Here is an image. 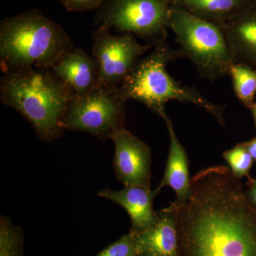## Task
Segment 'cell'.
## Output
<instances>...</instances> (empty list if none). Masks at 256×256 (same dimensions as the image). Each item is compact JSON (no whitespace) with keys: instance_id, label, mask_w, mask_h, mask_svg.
<instances>
[{"instance_id":"9a60e30c","label":"cell","mask_w":256,"mask_h":256,"mask_svg":"<svg viewBox=\"0 0 256 256\" xmlns=\"http://www.w3.org/2000/svg\"><path fill=\"white\" fill-rule=\"evenodd\" d=\"M170 6L181 8L206 21L222 26L239 10L256 0H166Z\"/></svg>"},{"instance_id":"5b68a950","label":"cell","mask_w":256,"mask_h":256,"mask_svg":"<svg viewBox=\"0 0 256 256\" xmlns=\"http://www.w3.org/2000/svg\"><path fill=\"white\" fill-rule=\"evenodd\" d=\"M169 28L202 78L214 82L230 76L234 60L222 26L170 6Z\"/></svg>"},{"instance_id":"2e32d148","label":"cell","mask_w":256,"mask_h":256,"mask_svg":"<svg viewBox=\"0 0 256 256\" xmlns=\"http://www.w3.org/2000/svg\"><path fill=\"white\" fill-rule=\"evenodd\" d=\"M236 96L250 108L256 96V68L244 64L234 63L230 69Z\"/></svg>"},{"instance_id":"52a82bcc","label":"cell","mask_w":256,"mask_h":256,"mask_svg":"<svg viewBox=\"0 0 256 256\" xmlns=\"http://www.w3.org/2000/svg\"><path fill=\"white\" fill-rule=\"evenodd\" d=\"M126 102L118 87L98 86L85 95L75 96L62 120V128L89 133L105 142L124 128Z\"/></svg>"},{"instance_id":"30bf717a","label":"cell","mask_w":256,"mask_h":256,"mask_svg":"<svg viewBox=\"0 0 256 256\" xmlns=\"http://www.w3.org/2000/svg\"><path fill=\"white\" fill-rule=\"evenodd\" d=\"M234 63L256 68V0L222 25Z\"/></svg>"},{"instance_id":"603a6c76","label":"cell","mask_w":256,"mask_h":256,"mask_svg":"<svg viewBox=\"0 0 256 256\" xmlns=\"http://www.w3.org/2000/svg\"><path fill=\"white\" fill-rule=\"evenodd\" d=\"M250 110H252V116H254V120H255V124L256 126V102H254L250 108Z\"/></svg>"},{"instance_id":"7a4b0ae2","label":"cell","mask_w":256,"mask_h":256,"mask_svg":"<svg viewBox=\"0 0 256 256\" xmlns=\"http://www.w3.org/2000/svg\"><path fill=\"white\" fill-rule=\"evenodd\" d=\"M75 96L52 68L18 69L4 74L0 80L2 104L28 120L44 142L63 136L62 120Z\"/></svg>"},{"instance_id":"8fae6325","label":"cell","mask_w":256,"mask_h":256,"mask_svg":"<svg viewBox=\"0 0 256 256\" xmlns=\"http://www.w3.org/2000/svg\"><path fill=\"white\" fill-rule=\"evenodd\" d=\"M160 193L156 188L128 186L121 190L104 188L98 192L97 195L122 207L132 222L130 232L139 234L149 228L156 222V210L153 208V202Z\"/></svg>"},{"instance_id":"277c9868","label":"cell","mask_w":256,"mask_h":256,"mask_svg":"<svg viewBox=\"0 0 256 256\" xmlns=\"http://www.w3.org/2000/svg\"><path fill=\"white\" fill-rule=\"evenodd\" d=\"M153 47L152 52L138 60L128 78L118 87L120 95L126 100L141 102L159 116L165 110V104L170 100L195 104L225 126L223 116L225 106L213 104L194 88L181 85L166 70L170 62L184 57L183 52L174 50L166 41Z\"/></svg>"},{"instance_id":"7402d4cb","label":"cell","mask_w":256,"mask_h":256,"mask_svg":"<svg viewBox=\"0 0 256 256\" xmlns=\"http://www.w3.org/2000/svg\"><path fill=\"white\" fill-rule=\"evenodd\" d=\"M248 151L252 154V159L256 161V138L249 142H244Z\"/></svg>"},{"instance_id":"9c48e42d","label":"cell","mask_w":256,"mask_h":256,"mask_svg":"<svg viewBox=\"0 0 256 256\" xmlns=\"http://www.w3.org/2000/svg\"><path fill=\"white\" fill-rule=\"evenodd\" d=\"M114 168L116 178L124 186L151 188V149L126 128L116 131Z\"/></svg>"},{"instance_id":"3957f363","label":"cell","mask_w":256,"mask_h":256,"mask_svg":"<svg viewBox=\"0 0 256 256\" xmlns=\"http://www.w3.org/2000/svg\"><path fill=\"white\" fill-rule=\"evenodd\" d=\"M75 48L62 26L38 10L5 18L0 24L3 74L32 67L50 68Z\"/></svg>"},{"instance_id":"ac0fdd59","label":"cell","mask_w":256,"mask_h":256,"mask_svg":"<svg viewBox=\"0 0 256 256\" xmlns=\"http://www.w3.org/2000/svg\"><path fill=\"white\" fill-rule=\"evenodd\" d=\"M223 156L234 176L238 178L249 176L254 159L244 143H240L232 149L224 152Z\"/></svg>"},{"instance_id":"5bb4252c","label":"cell","mask_w":256,"mask_h":256,"mask_svg":"<svg viewBox=\"0 0 256 256\" xmlns=\"http://www.w3.org/2000/svg\"><path fill=\"white\" fill-rule=\"evenodd\" d=\"M160 116L164 120L168 128L170 146L164 176L156 190L160 192L165 186H169L176 193L175 201L184 202L192 192V178L188 170V153L178 141L172 122L166 111H163Z\"/></svg>"},{"instance_id":"6da1fadb","label":"cell","mask_w":256,"mask_h":256,"mask_svg":"<svg viewBox=\"0 0 256 256\" xmlns=\"http://www.w3.org/2000/svg\"><path fill=\"white\" fill-rule=\"evenodd\" d=\"M180 256H256V212L228 166L198 172L184 202H172Z\"/></svg>"},{"instance_id":"4fadbf2b","label":"cell","mask_w":256,"mask_h":256,"mask_svg":"<svg viewBox=\"0 0 256 256\" xmlns=\"http://www.w3.org/2000/svg\"><path fill=\"white\" fill-rule=\"evenodd\" d=\"M134 234L139 256H180L176 217L171 204L156 210V222L149 228Z\"/></svg>"},{"instance_id":"7c38bea8","label":"cell","mask_w":256,"mask_h":256,"mask_svg":"<svg viewBox=\"0 0 256 256\" xmlns=\"http://www.w3.org/2000/svg\"><path fill=\"white\" fill-rule=\"evenodd\" d=\"M50 68L76 96L85 95L99 86L98 62L84 50H69Z\"/></svg>"},{"instance_id":"e0dca14e","label":"cell","mask_w":256,"mask_h":256,"mask_svg":"<svg viewBox=\"0 0 256 256\" xmlns=\"http://www.w3.org/2000/svg\"><path fill=\"white\" fill-rule=\"evenodd\" d=\"M0 256H24L22 230L10 217H0Z\"/></svg>"},{"instance_id":"d6986e66","label":"cell","mask_w":256,"mask_h":256,"mask_svg":"<svg viewBox=\"0 0 256 256\" xmlns=\"http://www.w3.org/2000/svg\"><path fill=\"white\" fill-rule=\"evenodd\" d=\"M96 256H139L136 246V234L129 232Z\"/></svg>"},{"instance_id":"44dd1931","label":"cell","mask_w":256,"mask_h":256,"mask_svg":"<svg viewBox=\"0 0 256 256\" xmlns=\"http://www.w3.org/2000/svg\"><path fill=\"white\" fill-rule=\"evenodd\" d=\"M247 198L252 204V206H256V180L252 182L250 190L247 194Z\"/></svg>"},{"instance_id":"ba28073f","label":"cell","mask_w":256,"mask_h":256,"mask_svg":"<svg viewBox=\"0 0 256 256\" xmlns=\"http://www.w3.org/2000/svg\"><path fill=\"white\" fill-rule=\"evenodd\" d=\"M92 56L100 68L99 85L118 87L132 72L140 57L152 45L138 43L134 35H114L111 30L97 28L92 33Z\"/></svg>"},{"instance_id":"8992f818","label":"cell","mask_w":256,"mask_h":256,"mask_svg":"<svg viewBox=\"0 0 256 256\" xmlns=\"http://www.w3.org/2000/svg\"><path fill=\"white\" fill-rule=\"evenodd\" d=\"M170 14L166 0H104L94 26L136 35L154 46L166 41Z\"/></svg>"},{"instance_id":"ffe728a7","label":"cell","mask_w":256,"mask_h":256,"mask_svg":"<svg viewBox=\"0 0 256 256\" xmlns=\"http://www.w3.org/2000/svg\"><path fill=\"white\" fill-rule=\"evenodd\" d=\"M68 11L85 12L97 10L104 0H60Z\"/></svg>"}]
</instances>
